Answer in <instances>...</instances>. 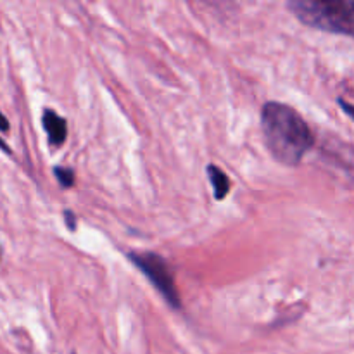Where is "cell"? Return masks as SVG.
<instances>
[{
    "label": "cell",
    "instance_id": "52a82bcc",
    "mask_svg": "<svg viewBox=\"0 0 354 354\" xmlns=\"http://www.w3.org/2000/svg\"><path fill=\"white\" fill-rule=\"evenodd\" d=\"M64 218H66V225H68L69 228H71V230H75L76 228V218H75V214H73V211H64Z\"/></svg>",
    "mask_w": 354,
    "mask_h": 354
},
{
    "label": "cell",
    "instance_id": "7a4b0ae2",
    "mask_svg": "<svg viewBox=\"0 0 354 354\" xmlns=\"http://www.w3.org/2000/svg\"><path fill=\"white\" fill-rule=\"evenodd\" d=\"M289 9L308 26L354 35V0H294Z\"/></svg>",
    "mask_w": 354,
    "mask_h": 354
},
{
    "label": "cell",
    "instance_id": "5b68a950",
    "mask_svg": "<svg viewBox=\"0 0 354 354\" xmlns=\"http://www.w3.org/2000/svg\"><path fill=\"white\" fill-rule=\"evenodd\" d=\"M207 176H209L211 185L214 189V197L216 199H225V196L230 190V180H228V176L214 165L207 166Z\"/></svg>",
    "mask_w": 354,
    "mask_h": 354
},
{
    "label": "cell",
    "instance_id": "6da1fadb",
    "mask_svg": "<svg viewBox=\"0 0 354 354\" xmlns=\"http://www.w3.org/2000/svg\"><path fill=\"white\" fill-rule=\"evenodd\" d=\"M261 128L266 147L273 158L286 166H297L313 147L315 135L296 109L282 102L265 104Z\"/></svg>",
    "mask_w": 354,
    "mask_h": 354
},
{
    "label": "cell",
    "instance_id": "3957f363",
    "mask_svg": "<svg viewBox=\"0 0 354 354\" xmlns=\"http://www.w3.org/2000/svg\"><path fill=\"white\" fill-rule=\"evenodd\" d=\"M128 258L133 261L137 268L142 270L145 277L156 286V289L165 296V299L171 304L173 308H180V296L176 290L175 280H173L171 272L165 259L152 252H130Z\"/></svg>",
    "mask_w": 354,
    "mask_h": 354
},
{
    "label": "cell",
    "instance_id": "30bf717a",
    "mask_svg": "<svg viewBox=\"0 0 354 354\" xmlns=\"http://www.w3.org/2000/svg\"><path fill=\"white\" fill-rule=\"evenodd\" d=\"M0 149H2L3 152H7V154H10V149H9V145H7L6 142L2 140V138H0Z\"/></svg>",
    "mask_w": 354,
    "mask_h": 354
},
{
    "label": "cell",
    "instance_id": "ba28073f",
    "mask_svg": "<svg viewBox=\"0 0 354 354\" xmlns=\"http://www.w3.org/2000/svg\"><path fill=\"white\" fill-rule=\"evenodd\" d=\"M339 106L342 107V111H344L348 116H351L354 120V106H351V104H348L346 100H342V99H339Z\"/></svg>",
    "mask_w": 354,
    "mask_h": 354
},
{
    "label": "cell",
    "instance_id": "8992f818",
    "mask_svg": "<svg viewBox=\"0 0 354 354\" xmlns=\"http://www.w3.org/2000/svg\"><path fill=\"white\" fill-rule=\"evenodd\" d=\"M54 175L55 178L59 180V183H61L62 187H73V183H75V171H73L71 168H62V166H55L54 168Z\"/></svg>",
    "mask_w": 354,
    "mask_h": 354
},
{
    "label": "cell",
    "instance_id": "277c9868",
    "mask_svg": "<svg viewBox=\"0 0 354 354\" xmlns=\"http://www.w3.org/2000/svg\"><path fill=\"white\" fill-rule=\"evenodd\" d=\"M41 124H44V130L47 131L52 145L64 144L66 137H68V123L64 118L59 116L55 111L45 109L44 116H41Z\"/></svg>",
    "mask_w": 354,
    "mask_h": 354
},
{
    "label": "cell",
    "instance_id": "9c48e42d",
    "mask_svg": "<svg viewBox=\"0 0 354 354\" xmlns=\"http://www.w3.org/2000/svg\"><path fill=\"white\" fill-rule=\"evenodd\" d=\"M0 130L2 131H9V120L0 113Z\"/></svg>",
    "mask_w": 354,
    "mask_h": 354
}]
</instances>
